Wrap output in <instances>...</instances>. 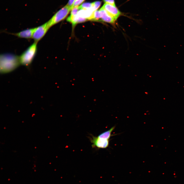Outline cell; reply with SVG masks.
<instances>
[{
  "instance_id": "1",
  "label": "cell",
  "mask_w": 184,
  "mask_h": 184,
  "mask_svg": "<svg viewBox=\"0 0 184 184\" xmlns=\"http://www.w3.org/2000/svg\"><path fill=\"white\" fill-rule=\"evenodd\" d=\"M20 64L19 56L11 53L0 55V70L1 73L5 74L12 72Z\"/></svg>"
},
{
  "instance_id": "2",
  "label": "cell",
  "mask_w": 184,
  "mask_h": 184,
  "mask_svg": "<svg viewBox=\"0 0 184 184\" xmlns=\"http://www.w3.org/2000/svg\"><path fill=\"white\" fill-rule=\"evenodd\" d=\"M37 43L34 42L19 56L20 64L28 66L31 63L37 52Z\"/></svg>"
},
{
  "instance_id": "3",
  "label": "cell",
  "mask_w": 184,
  "mask_h": 184,
  "mask_svg": "<svg viewBox=\"0 0 184 184\" xmlns=\"http://www.w3.org/2000/svg\"><path fill=\"white\" fill-rule=\"evenodd\" d=\"M71 9L66 5L56 12L47 23L50 28L51 27L64 19Z\"/></svg>"
},
{
  "instance_id": "4",
  "label": "cell",
  "mask_w": 184,
  "mask_h": 184,
  "mask_svg": "<svg viewBox=\"0 0 184 184\" xmlns=\"http://www.w3.org/2000/svg\"><path fill=\"white\" fill-rule=\"evenodd\" d=\"M49 29L47 22L35 27L32 37L34 42L38 43L44 36Z\"/></svg>"
},
{
  "instance_id": "5",
  "label": "cell",
  "mask_w": 184,
  "mask_h": 184,
  "mask_svg": "<svg viewBox=\"0 0 184 184\" xmlns=\"http://www.w3.org/2000/svg\"><path fill=\"white\" fill-rule=\"evenodd\" d=\"M89 139L92 144L91 146L92 148H105L107 147L109 145V140L101 139L91 135L89 137Z\"/></svg>"
},
{
  "instance_id": "6",
  "label": "cell",
  "mask_w": 184,
  "mask_h": 184,
  "mask_svg": "<svg viewBox=\"0 0 184 184\" xmlns=\"http://www.w3.org/2000/svg\"><path fill=\"white\" fill-rule=\"evenodd\" d=\"M102 7L117 20L121 15V12L116 5L105 3Z\"/></svg>"
},
{
  "instance_id": "7",
  "label": "cell",
  "mask_w": 184,
  "mask_h": 184,
  "mask_svg": "<svg viewBox=\"0 0 184 184\" xmlns=\"http://www.w3.org/2000/svg\"><path fill=\"white\" fill-rule=\"evenodd\" d=\"M101 15V21L114 25L117 20L109 14L102 7L99 10Z\"/></svg>"
},
{
  "instance_id": "8",
  "label": "cell",
  "mask_w": 184,
  "mask_h": 184,
  "mask_svg": "<svg viewBox=\"0 0 184 184\" xmlns=\"http://www.w3.org/2000/svg\"><path fill=\"white\" fill-rule=\"evenodd\" d=\"M35 28L27 29L19 32L13 34L15 36L20 38L26 39L32 38Z\"/></svg>"
},
{
  "instance_id": "9",
  "label": "cell",
  "mask_w": 184,
  "mask_h": 184,
  "mask_svg": "<svg viewBox=\"0 0 184 184\" xmlns=\"http://www.w3.org/2000/svg\"><path fill=\"white\" fill-rule=\"evenodd\" d=\"M115 126H113L109 130L100 134L98 137L101 139L109 140L110 137L113 135L111 134V133L115 129Z\"/></svg>"
},
{
  "instance_id": "10",
  "label": "cell",
  "mask_w": 184,
  "mask_h": 184,
  "mask_svg": "<svg viewBox=\"0 0 184 184\" xmlns=\"http://www.w3.org/2000/svg\"><path fill=\"white\" fill-rule=\"evenodd\" d=\"M90 20L95 21H101V15L99 10H97L93 12Z\"/></svg>"
},
{
  "instance_id": "11",
  "label": "cell",
  "mask_w": 184,
  "mask_h": 184,
  "mask_svg": "<svg viewBox=\"0 0 184 184\" xmlns=\"http://www.w3.org/2000/svg\"><path fill=\"white\" fill-rule=\"evenodd\" d=\"M92 7V3H83L79 6L80 9H89Z\"/></svg>"
},
{
  "instance_id": "12",
  "label": "cell",
  "mask_w": 184,
  "mask_h": 184,
  "mask_svg": "<svg viewBox=\"0 0 184 184\" xmlns=\"http://www.w3.org/2000/svg\"><path fill=\"white\" fill-rule=\"evenodd\" d=\"M92 7L91 9L93 11L97 10L100 7L101 4V2L99 1H96L92 3Z\"/></svg>"
},
{
  "instance_id": "13",
  "label": "cell",
  "mask_w": 184,
  "mask_h": 184,
  "mask_svg": "<svg viewBox=\"0 0 184 184\" xmlns=\"http://www.w3.org/2000/svg\"><path fill=\"white\" fill-rule=\"evenodd\" d=\"M85 0H75L72 7V10L74 7L78 6L82 3Z\"/></svg>"
},
{
  "instance_id": "14",
  "label": "cell",
  "mask_w": 184,
  "mask_h": 184,
  "mask_svg": "<svg viewBox=\"0 0 184 184\" xmlns=\"http://www.w3.org/2000/svg\"><path fill=\"white\" fill-rule=\"evenodd\" d=\"M103 1L105 3L116 5L114 0H103Z\"/></svg>"
},
{
  "instance_id": "15",
  "label": "cell",
  "mask_w": 184,
  "mask_h": 184,
  "mask_svg": "<svg viewBox=\"0 0 184 184\" xmlns=\"http://www.w3.org/2000/svg\"><path fill=\"white\" fill-rule=\"evenodd\" d=\"M75 0H69L67 4L66 5L70 7L72 10V6Z\"/></svg>"
}]
</instances>
